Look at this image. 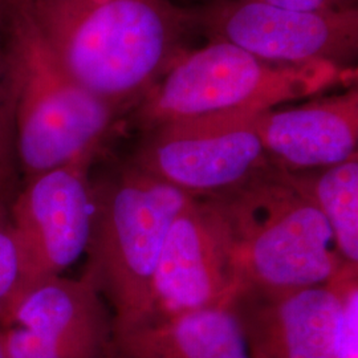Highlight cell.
Returning <instances> with one entry per match:
<instances>
[{"instance_id":"obj_8","label":"cell","mask_w":358,"mask_h":358,"mask_svg":"<svg viewBox=\"0 0 358 358\" xmlns=\"http://www.w3.org/2000/svg\"><path fill=\"white\" fill-rule=\"evenodd\" d=\"M194 28L282 64L349 66L358 52V10L307 13L257 0H214L192 10Z\"/></svg>"},{"instance_id":"obj_5","label":"cell","mask_w":358,"mask_h":358,"mask_svg":"<svg viewBox=\"0 0 358 358\" xmlns=\"http://www.w3.org/2000/svg\"><path fill=\"white\" fill-rule=\"evenodd\" d=\"M217 198L235 238L239 291L324 285L345 267L325 217L278 169Z\"/></svg>"},{"instance_id":"obj_10","label":"cell","mask_w":358,"mask_h":358,"mask_svg":"<svg viewBox=\"0 0 358 358\" xmlns=\"http://www.w3.org/2000/svg\"><path fill=\"white\" fill-rule=\"evenodd\" d=\"M338 306L333 280L294 291L242 289L230 301L248 358H331Z\"/></svg>"},{"instance_id":"obj_3","label":"cell","mask_w":358,"mask_h":358,"mask_svg":"<svg viewBox=\"0 0 358 358\" xmlns=\"http://www.w3.org/2000/svg\"><path fill=\"white\" fill-rule=\"evenodd\" d=\"M192 198L129 161L93 182L85 273L110 304L113 328L130 327L146 317L167 232Z\"/></svg>"},{"instance_id":"obj_11","label":"cell","mask_w":358,"mask_h":358,"mask_svg":"<svg viewBox=\"0 0 358 358\" xmlns=\"http://www.w3.org/2000/svg\"><path fill=\"white\" fill-rule=\"evenodd\" d=\"M255 130L271 166L300 173L334 166L358 155V87L308 103L268 109Z\"/></svg>"},{"instance_id":"obj_13","label":"cell","mask_w":358,"mask_h":358,"mask_svg":"<svg viewBox=\"0 0 358 358\" xmlns=\"http://www.w3.org/2000/svg\"><path fill=\"white\" fill-rule=\"evenodd\" d=\"M112 358H248V352L229 304L113 328Z\"/></svg>"},{"instance_id":"obj_1","label":"cell","mask_w":358,"mask_h":358,"mask_svg":"<svg viewBox=\"0 0 358 358\" xmlns=\"http://www.w3.org/2000/svg\"><path fill=\"white\" fill-rule=\"evenodd\" d=\"M26 4L57 62L83 88L121 112L186 53L192 10L170 0H31Z\"/></svg>"},{"instance_id":"obj_19","label":"cell","mask_w":358,"mask_h":358,"mask_svg":"<svg viewBox=\"0 0 358 358\" xmlns=\"http://www.w3.org/2000/svg\"><path fill=\"white\" fill-rule=\"evenodd\" d=\"M276 7L307 11V13H332L357 8V0H257Z\"/></svg>"},{"instance_id":"obj_21","label":"cell","mask_w":358,"mask_h":358,"mask_svg":"<svg viewBox=\"0 0 358 358\" xmlns=\"http://www.w3.org/2000/svg\"><path fill=\"white\" fill-rule=\"evenodd\" d=\"M0 358H8L7 353H6V349H4V346L1 344V340H0Z\"/></svg>"},{"instance_id":"obj_15","label":"cell","mask_w":358,"mask_h":358,"mask_svg":"<svg viewBox=\"0 0 358 358\" xmlns=\"http://www.w3.org/2000/svg\"><path fill=\"white\" fill-rule=\"evenodd\" d=\"M28 285L24 254L13 232L8 206L0 198V325Z\"/></svg>"},{"instance_id":"obj_7","label":"cell","mask_w":358,"mask_h":358,"mask_svg":"<svg viewBox=\"0 0 358 358\" xmlns=\"http://www.w3.org/2000/svg\"><path fill=\"white\" fill-rule=\"evenodd\" d=\"M239 287L236 245L226 207L219 198L192 196L169 229L142 321L229 306Z\"/></svg>"},{"instance_id":"obj_17","label":"cell","mask_w":358,"mask_h":358,"mask_svg":"<svg viewBox=\"0 0 358 358\" xmlns=\"http://www.w3.org/2000/svg\"><path fill=\"white\" fill-rule=\"evenodd\" d=\"M4 20L6 6L0 1V198L3 199L13 190L19 171L15 154L13 106L7 77Z\"/></svg>"},{"instance_id":"obj_12","label":"cell","mask_w":358,"mask_h":358,"mask_svg":"<svg viewBox=\"0 0 358 358\" xmlns=\"http://www.w3.org/2000/svg\"><path fill=\"white\" fill-rule=\"evenodd\" d=\"M13 325L44 338L112 358L113 315L90 276H55L31 282L0 327Z\"/></svg>"},{"instance_id":"obj_2","label":"cell","mask_w":358,"mask_h":358,"mask_svg":"<svg viewBox=\"0 0 358 358\" xmlns=\"http://www.w3.org/2000/svg\"><path fill=\"white\" fill-rule=\"evenodd\" d=\"M4 41L15 154L24 179L99 154L121 110L66 73L26 4L6 6Z\"/></svg>"},{"instance_id":"obj_18","label":"cell","mask_w":358,"mask_h":358,"mask_svg":"<svg viewBox=\"0 0 358 358\" xmlns=\"http://www.w3.org/2000/svg\"><path fill=\"white\" fill-rule=\"evenodd\" d=\"M0 340L8 358H110L101 353L52 341L13 325L0 327Z\"/></svg>"},{"instance_id":"obj_9","label":"cell","mask_w":358,"mask_h":358,"mask_svg":"<svg viewBox=\"0 0 358 358\" xmlns=\"http://www.w3.org/2000/svg\"><path fill=\"white\" fill-rule=\"evenodd\" d=\"M96 155H83L26 179L8 206L29 284L62 276L87 252L93 219L90 166Z\"/></svg>"},{"instance_id":"obj_4","label":"cell","mask_w":358,"mask_h":358,"mask_svg":"<svg viewBox=\"0 0 358 358\" xmlns=\"http://www.w3.org/2000/svg\"><path fill=\"white\" fill-rule=\"evenodd\" d=\"M357 69L329 63L282 64L211 41L186 52L136 106L142 133L177 120L220 112H254L356 84Z\"/></svg>"},{"instance_id":"obj_14","label":"cell","mask_w":358,"mask_h":358,"mask_svg":"<svg viewBox=\"0 0 358 358\" xmlns=\"http://www.w3.org/2000/svg\"><path fill=\"white\" fill-rule=\"evenodd\" d=\"M279 171L325 217L341 260L358 267V155L334 166Z\"/></svg>"},{"instance_id":"obj_6","label":"cell","mask_w":358,"mask_h":358,"mask_svg":"<svg viewBox=\"0 0 358 358\" xmlns=\"http://www.w3.org/2000/svg\"><path fill=\"white\" fill-rule=\"evenodd\" d=\"M256 115L234 110L162 124L143 133L129 162L192 196L226 195L271 167Z\"/></svg>"},{"instance_id":"obj_16","label":"cell","mask_w":358,"mask_h":358,"mask_svg":"<svg viewBox=\"0 0 358 358\" xmlns=\"http://www.w3.org/2000/svg\"><path fill=\"white\" fill-rule=\"evenodd\" d=\"M333 282L340 306L331 358H358V267L346 264Z\"/></svg>"},{"instance_id":"obj_20","label":"cell","mask_w":358,"mask_h":358,"mask_svg":"<svg viewBox=\"0 0 358 358\" xmlns=\"http://www.w3.org/2000/svg\"><path fill=\"white\" fill-rule=\"evenodd\" d=\"M4 6H8V4H13V3H28L31 0H0Z\"/></svg>"}]
</instances>
